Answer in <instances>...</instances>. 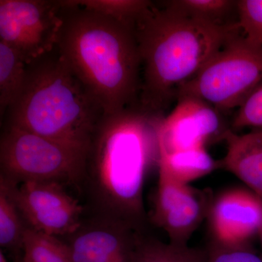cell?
I'll return each instance as SVG.
<instances>
[{"label": "cell", "instance_id": "cell-1", "mask_svg": "<svg viewBox=\"0 0 262 262\" xmlns=\"http://www.w3.org/2000/svg\"><path fill=\"white\" fill-rule=\"evenodd\" d=\"M161 119L137 106L100 121L88 149L82 183L94 216L142 232L144 184L150 169L158 165Z\"/></svg>", "mask_w": 262, "mask_h": 262}, {"label": "cell", "instance_id": "cell-2", "mask_svg": "<svg viewBox=\"0 0 262 262\" xmlns=\"http://www.w3.org/2000/svg\"><path fill=\"white\" fill-rule=\"evenodd\" d=\"M61 3L59 56L104 115L139 106L142 64L134 28L69 0Z\"/></svg>", "mask_w": 262, "mask_h": 262}, {"label": "cell", "instance_id": "cell-3", "mask_svg": "<svg viewBox=\"0 0 262 262\" xmlns=\"http://www.w3.org/2000/svg\"><path fill=\"white\" fill-rule=\"evenodd\" d=\"M134 32L142 73L139 106L158 115L227 43L241 34L238 24L215 26L154 3L136 21Z\"/></svg>", "mask_w": 262, "mask_h": 262}, {"label": "cell", "instance_id": "cell-4", "mask_svg": "<svg viewBox=\"0 0 262 262\" xmlns=\"http://www.w3.org/2000/svg\"><path fill=\"white\" fill-rule=\"evenodd\" d=\"M8 125L89 149L103 108L56 51L28 65Z\"/></svg>", "mask_w": 262, "mask_h": 262}, {"label": "cell", "instance_id": "cell-5", "mask_svg": "<svg viewBox=\"0 0 262 262\" xmlns=\"http://www.w3.org/2000/svg\"><path fill=\"white\" fill-rule=\"evenodd\" d=\"M88 149L8 125L0 141L1 176L19 184L56 182L80 187Z\"/></svg>", "mask_w": 262, "mask_h": 262}, {"label": "cell", "instance_id": "cell-6", "mask_svg": "<svg viewBox=\"0 0 262 262\" xmlns=\"http://www.w3.org/2000/svg\"><path fill=\"white\" fill-rule=\"evenodd\" d=\"M261 82L262 47L248 42L241 34L179 88L177 100L198 98L219 111H229L238 108Z\"/></svg>", "mask_w": 262, "mask_h": 262}, {"label": "cell", "instance_id": "cell-7", "mask_svg": "<svg viewBox=\"0 0 262 262\" xmlns=\"http://www.w3.org/2000/svg\"><path fill=\"white\" fill-rule=\"evenodd\" d=\"M63 21L61 1H0V41L15 48L28 65L56 49Z\"/></svg>", "mask_w": 262, "mask_h": 262}, {"label": "cell", "instance_id": "cell-8", "mask_svg": "<svg viewBox=\"0 0 262 262\" xmlns=\"http://www.w3.org/2000/svg\"><path fill=\"white\" fill-rule=\"evenodd\" d=\"M13 195L24 222L37 232L67 237L83 222V206L59 183H15Z\"/></svg>", "mask_w": 262, "mask_h": 262}, {"label": "cell", "instance_id": "cell-9", "mask_svg": "<svg viewBox=\"0 0 262 262\" xmlns=\"http://www.w3.org/2000/svg\"><path fill=\"white\" fill-rule=\"evenodd\" d=\"M159 173L151 221L168 234L170 243L187 245L212 202L208 193Z\"/></svg>", "mask_w": 262, "mask_h": 262}, {"label": "cell", "instance_id": "cell-10", "mask_svg": "<svg viewBox=\"0 0 262 262\" xmlns=\"http://www.w3.org/2000/svg\"><path fill=\"white\" fill-rule=\"evenodd\" d=\"M228 130L220 111L209 103L191 96L178 98L173 111L160 120L159 153L206 147L208 141L223 139Z\"/></svg>", "mask_w": 262, "mask_h": 262}, {"label": "cell", "instance_id": "cell-11", "mask_svg": "<svg viewBox=\"0 0 262 262\" xmlns=\"http://www.w3.org/2000/svg\"><path fill=\"white\" fill-rule=\"evenodd\" d=\"M208 216L214 244L248 246L262 227V200L250 189L232 188L212 202Z\"/></svg>", "mask_w": 262, "mask_h": 262}, {"label": "cell", "instance_id": "cell-12", "mask_svg": "<svg viewBox=\"0 0 262 262\" xmlns=\"http://www.w3.org/2000/svg\"><path fill=\"white\" fill-rule=\"evenodd\" d=\"M140 234L118 222L94 216L83 221L64 243L73 262H131Z\"/></svg>", "mask_w": 262, "mask_h": 262}, {"label": "cell", "instance_id": "cell-13", "mask_svg": "<svg viewBox=\"0 0 262 262\" xmlns=\"http://www.w3.org/2000/svg\"><path fill=\"white\" fill-rule=\"evenodd\" d=\"M223 140L227 152L220 167L235 176L262 200V130L241 135L228 130Z\"/></svg>", "mask_w": 262, "mask_h": 262}, {"label": "cell", "instance_id": "cell-14", "mask_svg": "<svg viewBox=\"0 0 262 262\" xmlns=\"http://www.w3.org/2000/svg\"><path fill=\"white\" fill-rule=\"evenodd\" d=\"M158 170L170 178L189 184L206 177L220 167L206 147L194 148L170 153H159Z\"/></svg>", "mask_w": 262, "mask_h": 262}, {"label": "cell", "instance_id": "cell-15", "mask_svg": "<svg viewBox=\"0 0 262 262\" xmlns=\"http://www.w3.org/2000/svg\"><path fill=\"white\" fill-rule=\"evenodd\" d=\"M28 64L15 48L0 41V115L7 113L21 93Z\"/></svg>", "mask_w": 262, "mask_h": 262}, {"label": "cell", "instance_id": "cell-16", "mask_svg": "<svg viewBox=\"0 0 262 262\" xmlns=\"http://www.w3.org/2000/svg\"><path fill=\"white\" fill-rule=\"evenodd\" d=\"M208 252L188 245L168 244L153 237L138 236L131 262H207Z\"/></svg>", "mask_w": 262, "mask_h": 262}, {"label": "cell", "instance_id": "cell-17", "mask_svg": "<svg viewBox=\"0 0 262 262\" xmlns=\"http://www.w3.org/2000/svg\"><path fill=\"white\" fill-rule=\"evenodd\" d=\"M0 178V245L2 248L16 251L22 248L27 225H24L23 217L15 203V183L3 176Z\"/></svg>", "mask_w": 262, "mask_h": 262}, {"label": "cell", "instance_id": "cell-18", "mask_svg": "<svg viewBox=\"0 0 262 262\" xmlns=\"http://www.w3.org/2000/svg\"><path fill=\"white\" fill-rule=\"evenodd\" d=\"M165 4L188 18L215 26L237 23L230 19L237 15V1L234 0H173Z\"/></svg>", "mask_w": 262, "mask_h": 262}, {"label": "cell", "instance_id": "cell-19", "mask_svg": "<svg viewBox=\"0 0 262 262\" xmlns=\"http://www.w3.org/2000/svg\"><path fill=\"white\" fill-rule=\"evenodd\" d=\"M21 251L20 262H73L63 241L28 226L24 233Z\"/></svg>", "mask_w": 262, "mask_h": 262}, {"label": "cell", "instance_id": "cell-20", "mask_svg": "<svg viewBox=\"0 0 262 262\" xmlns=\"http://www.w3.org/2000/svg\"><path fill=\"white\" fill-rule=\"evenodd\" d=\"M71 4L101 13L128 27L136 21L152 3L146 0H69Z\"/></svg>", "mask_w": 262, "mask_h": 262}, {"label": "cell", "instance_id": "cell-21", "mask_svg": "<svg viewBox=\"0 0 262 262\" xmlns=\"http://www.w3.org/2000/svg\"><path fill=\"white\" fill-rule=\"evenodd\" d=\"M237 24L248 42L262 47V0H237Z\"/></svg>", "mask_w": 262, "mask_h": 262}, {"label": "cell", "instance_id": "cell-22", "mask_svg": "<svg viewBox=\"0 0 262 262\" xmlns=\"http://www.w3.org/2000/svg\"><path fill=\"white\" fill-rule=\"evenodd\" d=\"M248 127L253 130H262V82L237 108L232 121V130Z\"/></svg>", "mask_w": 262, "mask_h": 262}, {"label": "cell", "instance_id": "cell-23", "mask_svg": "<svg viewBox=\"0 0 262 262\" xmlns=\"http://www.w3.org/2000/svg\"><path fill=\"white\" fill-rule=\"evenodd\" d=\"M207 252V262H262V255L248 246L227 247L213 244Z\"/></svg>", "mask_w": 262, "mask_h": 262}, {"label": "cell", "instance_id": "cell-24", "mask_svg": "<svg viewBox=\"0 0 262 262\" xmlns=\"http://www.w3.org/2000/svg\"><path fill=\"white\" fill-rule=\"evenodd\" d=\"M0 262H8V258L3 252V249L0 251Z\"/></svg>", "mask_w": 262, "mask_h": 262}, {"label": "cell", "instance_id": "cell-25", "mask_svg": "<svg viewBox=\"0 0 262 262\" xmlns=\"http://www.w3.org/2000/svg\"><path fill=\"white\" fill-rule=\"evenodd\" d=\"M258 236H259L260 239H261V242L262 244V227L261 229H260L259 232H258Z\"/></svg>", "mask_w": 262, "mask_h": 262}, {"label": "cell", "instance_id": "cell-26", "mask_svg": "<svg viewBox=\"0 0 262 262\" xmlns=\"http://www.w3.org/2000/svg\"><path fill=\"white\" fill-rule=\"evenodd\" d=\"M16 262H20V260H18V261H17Z\"/></svg>", "mask_w": 262, "mask_h": 262}]
</instances>
